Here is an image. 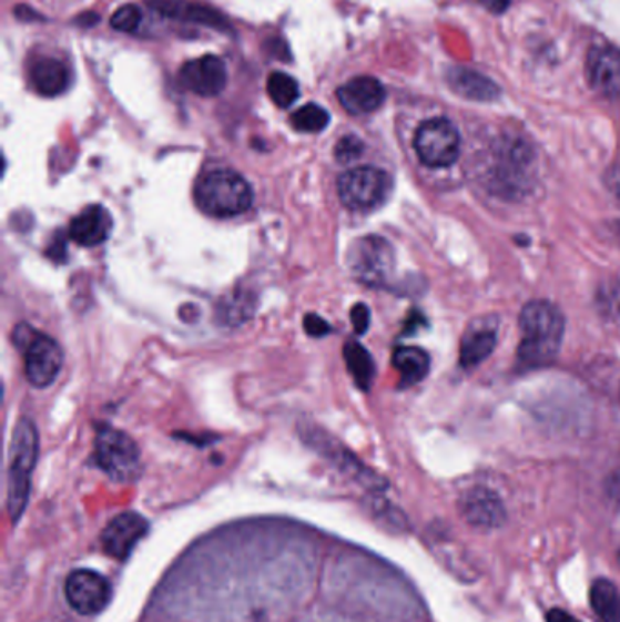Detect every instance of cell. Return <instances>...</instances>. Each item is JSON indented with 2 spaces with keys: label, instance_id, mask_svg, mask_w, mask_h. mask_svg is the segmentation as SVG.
I'll return each mask as SVG.
<instances>
[{
  "label": "cell",
  "instance_id": "cell-1",
  "mask_svg": "<svg viewBox=\"0 0 620 622\" xmlns=\"http://www.w3.org/2000/svg\"><path fill=\"white\" fill-rule=\"evenodd\" d=\"M315 572L308 536L207 542L187 553L156 601L181 621L281 622L308 599Z\"/></svg>",
  "mask_w": 620,
  "mask_h": 622
},
{
  "label": "cell",
  "instance_id": "cell-2",
  "mask_svg": "<svg viewBox=\"0 0 620 622\" xmlns=\"http://www.w3.org/2000/svg\"><path fill=\"white\" fill-rule=\"evenodd\" d=\"M520 345L517 349L522 368L548 365L559 354L565 337V317L546 300H531L520 312Z\"/></svg>",
  "mask_w": 620,
  "mask_h": 622
},
{
  "label": "cell",
  "instance_id": "cell-3",
  "mask_svg": "<svg viewBox=\"0 0 620 622\" xmlns=\"http://www.w3.org/2000/svg\"><path fill=\"white\" fill-rule=\"evenodd\" d=\"M39 457V434L30 419L19 420L10 446L8 470V513L13 524L24 513L31 493V476Z\"/></svg>",
  "mask_w": 620,
  "mask_h": 622
},
{
  "label": "cell",
  "instance_id": "cell-4",
  "mask_svg": "<svg viewBox=\"0 0 620 622\" xmlns=\"http://www.w3.org/2000/svg\"><path fill=\"white\" fill-rule=\"evenodd\" d=\"M195 203L212 217H235L252 207V184L241 173L215 170L199 179Z\"/></svg>",
  "mask_w": 620,
  "mask_h": 622
},
{
  "label": "cell",
  "instance_id": "cell-5",
  "mask_svg": "<svg viewBox=\"0 0 620 622\" xmlns=\"http://www.w3.org/2000/svg\"><path fill=\"white\" fill-rule=\"evenodd\" d=\"M13 345L24 354L26 379L35 388H48L61 374L64 355L57 340L31 324H19L13 332Z\"/></svg>",
  "mask_w": 620,
  "mask_h": 622
},
{
  "label": "cell",
  "instance_id": "cell-6",
  "mask_svg": "<svg viewBox=\"0 0 620 622\" xmlns=\"http://www.w3.org/2000/svg\"><path fill=\"white\" fill-rule=\"evenodd\" d=\"M93 459L116 482L133 481L141 468V451L135 440L110 426H104L96 434Z\"/></svg>",
  "mask_w": 620,
  "mask_h": 622
},
{
  "label": "cell",
  "instance_id": "cell-7",
  "mask_svg": "<svg viewBox=\"0 0 620 622\" xmlns=\"http://www.w3.org/2000/svg\"><path fill=\"white\" fill-rule=\"evenodd\" d=\"M392 192V177L384 170L360 166L338 179V195L344 206L355 212H369L383 206Z\"/></svg>",
  "mask_w": 620,
  "mask_h": 622
},
{
  "label": "cell",
  "instance_id": "cell-8",
  "mask_svg": "<svg viewBox=\"0 0 620 622\" xmlns=\"http://www.w3.org/2000/svg\"><path fill=\"white\" fill-rule=\"evenodd\" d=\"M352 275L368 286H383L395 272V252L386 238L377 235L358 238L348 252Z\"/></svg>",
  "mask_w": 620,
  "mask_h": 622
},
{
  "label": "cell",
  "instance_id": "cell-9",
  "mask_svg": "<svg viewBox=\"0 0 620 622\" xmlns=\"http://www.w3.org/2000/svg\"><path fill=\"white\" fill-rule=\"evenodd\" d=\"M415 152L429 167H448L459 159L460 135L448 119H429L415 133Z\"/></svg>",
  "mask_w": 620,
  "mask_h": 622
},
{
  "label": "cell",
  "instance_id": "cell-10",
  "mask_svg": "<svg viewBox=\"0 0 620 622\" xmlns=\"http://www.w3.org/2000/svg\"><path fill=\"white\" fill-rule=\"evenodd\" d=\"M70 606L81 615H96L102 610H106L108 604L113 598V587L108 581V577L95 570L79 568L75 572L68 575L64 584Z\"/></svg>",
  "mask_w": 620,
  "mask_h": 622
},
{
  "label": "cell",
  "instance_id": "cell-11",
  "mask_svg": "<svg viewBox=\"0 0 620 622\" xmlns=\"http://www.w3.org/2000/svg\"><path fill=\"white\" fill-rule=\"evenodd\" d=\"M586 77L590 86L606 99L620 96V50L611 44H596L588 51Z\"/></svg>",
  "mask_w": 620,
  "mask_h": 622
},
{
  "label": "cell",
  "instance_id": "cell-12",
  "mask_svg": "<svg viewBox=\"0 0 620 622\" xmlns=\"http://www.w3.org/2000/svg\"><path fill=\"white\" fill-rule=\"evenodd\" d=\"M148 528L150 524L146 519L135 511L121 513L102 531V548L108 555L124 561L132 555L136 544L146 537Z\"/></svg>",
  "mask_w": 620,
  "mask_h": 622
},
{
  "label": "cell",
  "instance_id": "cell-13",
  "mask_svg": "<svg viewBox=\"0 0 620 622\" xmlns=\"http://www.w3.org/2000/svg\"><path fill=\"white\" fill-rule=\"evenodd\" d=\"M459 510L469 527L477 530H495L506 521L505 504L500 497L485 486L466 491L465 496L460 497Z\"/></svg>",
  "mask_w": 620,
  "mask_h": 622
},
{
  "label": "cell",
  "instance_id": "cell-14",
  "mask_svg": "<svg viewBox=\"0 0 620 622\" xmlns=\"http://www.w3.org/2000/svg\"><path fill=\"white\" fill-rule=\"evenodd\" d=\"M181 81L190 92L197 95L217 96L226 86V64L215 55L199 57L184 64Z\"/></svg>",
  "mask_w": 620,
  "mask_h": 622
},
{
  "label": "cell",
  "instance_id": "cell-15",
  "mask_svg": "<svg viewBox=\"0 0 620 622\" xmlns=\"http://www.w3.org/2000/svg\"><path fill=\"white\" fill-rule=\"evenodd\" d=\"M338 102L352 115L377 112L386 101L383 82L374 77H355L337 90Z\"/></svg>",
  "mask_w": 620,
  "mask_h": 622
},
{
  "label": "cell",
  "instance_id": "cell-16",
  "mask_svg": "<svg viewBox=\"0 0 620 622\" xmlns=\"http://www.w3.org/2000/svg\"><path fill=\"white\" fill-rule=\"evenodd\" d=\"M113 232V217L101 204L84 207L70 224V238L84 248L106 243Z\"/></svg>",
  "mask_w": 620,
  "mask_h": 622
},
{
  "label": "cell",
  "instance_id": "cell-17",
  "mask_svg": "<svg viewBox=\"0 0 620 622\" xmlns=\"http://www.w3.org/2000/svg\"><path fill=\"white\" fill-rule=\"evenodd\" d=\"M448 82L455 93L466 96L469 101H495L499 96V88L488 77L480 75L479 71L466 68H451Z\"/></svg>",
  "mask_w": 620,
  "mask_h": 622
},
{
  "label": "cell",
  "instance_id": "cell-18",
  "mask_svg": "<svg viewBox=\"0 0 620 622\" xmlns=\"http://www.w3.org/2000/svg\"><path fill=\"white\" fill-rule=\"evenodd\" d=\"M30 81L37 93L57 96L70 86V71L57 59H41L31 67Z\"/></svg>",
  "mask_w": 620,
  "mask_h": 622
},
{
  "label": "cell",
  "instance_id": "cell-19",
  "mask_svg": "<svg viewBox=\"0 0 620 622\" xmlns=\"http://www.w3.org/2000/svg\"><path fill=\"white\" fill-rule=\"evenodd\" d=\"M497 345V334L494 328H471L460 345V365L463 368H474L485 363L489 355L494 354Z\"/></svg>",
  "mask_w": 620,
  "mask_h": 622
},
{
  "label": "cell",
  "instance_id": "cell-20",
  "mask_svg": "<svg viewBox=\"0 0 620 622\" xmlns=\"http://www.w3.org/2000/svg\"><path fill=\"white\" fill-rule=\"evenodd\" d=\"M591 610L599 622H620V590L610 579H596L590 588Z\"/></svg>",
  "mask_w": 620,
  "mask_h": 622
},
{
  "label": "cell",
  "instance_id": "cell-21",
  "mask_svg": "<svg viewBox=\"0 0 620 622\" xmlns=\"http://www.w3.org/2000/svg\"><path fill=\"white\" fill-rule=\"evenodd\" d=\"M394 366L400 374L404 386L417 385L429 371V355L415 346H400L395 349Z\"/></svg>",
  "mask_w": 620,
  "mask_h": 622
},
{
  "label": "cell",
  "instance_id": "cell-22",
  "mask_svg": "<svg viewBox=\"0 0 620 622\" xmlns=\"http://www.w3.org/2000/svg\"><path fill=\"white\" fill-rule=\"evenodd\" d=\"M344 360L348 365L349 374L354 377L358 388L368 390L375 377V363L368 349L358 345L355 340H349L344 346Z\"/></svg>",
  "mask_w": 620,
  "mask_h": 622
},
{
  "label": "cell",
  "instance_id": "cell-23",
  "mask_svg": "<svg viewBox=\"0 0 620 622\" xmlns=\"http://www.w3.org/2000/svg\"><path fill=\"white\" fill-rule=\"evenodd\" d=\"M152 6L159 13L166 17L206 22L212 26H218V21H221V17H217L215 11H207L202 6L186 4V2H177V0H155Z\"/></svg>",
  "mask_w": 620,
  "mask_h": 622
},
{
  "label": "cell",
  "instance_id": "cell-24",
  "mask_svg": "<svg viewBox=\"0 0 620 622\" xmlns=\"http://www.w3.org/2000/svg\"><path fill=\"white\" fill-rule=\"evenodd\" d=\"M267 95L278 108H289L301 95L298 82L288 73L275 71L267 79Z\"/></svg>",
  "mask_w": 620,
  "mask_h": 622
},
{
  "label": "cell",
  "instance_id": "cell-25",
  "mask_svg": "<svg viewBox=\"0 0 620 622\" xmlns=\"http://www.w3.org/2000/svg\"><path fill=\"white\" fill-rule=\"evenodd\" d=\"M329 124V113L318 104H306L292 115V126L297 132L318 133Z\"/></svg>",
  "mask_w": 620,
  "mask_h": 622
},
{
  "label": "cell",
  "instance_id": "cell-26",
  "mask_svg": "<svg viewBox=\"0 0 620 622\" xmlns=\"http://www.w3.org/2000/svg\"><path fill=\"white\" fill-rule=\"evenodd\" d=\"M141 10L133 4L122 6L111 16V28L116 31H124V33H132L141 26Z\"/></svg>",
  "mask_w": 620,
  "mask_h": 622
},
{
  "label": "cell",
  "instance_id": "cell-27",
  "mask_svg": "<svg viewBox=\"0 0 620 622\" xmlns=\"http://www.w3.org/2000/svg\"><path fill=\"white\" fill-rule=\"evenodd\" d=\"M364 152V144L360 139L355 137V135H348V137H343L338 141L337 146H335V157L338 162L343 164H349V162L357 161Z\"/></svg>",
  "mask_w": 620,
  "mask_h": 622
},
{
  "label": "cell",
  "instance_id": "cell-28",
  "mask_svg": "<svg viewBox=\"0 0 620 622\" xmlns=\"http://www.w3.org/2000/svg\"><path fill=\"white\" fill-rule=\"evenodd\" d=\"M297 622H355L354 619L346 618L343 610L337 608H315L312 612L304 613Z\"/></svg>",
  "mask_w": 620,
  "mask_h": 622
},
{
  "label": "cell",
  "instance_id": "cell-29",
  "mask_svg": "<svg viewBox=\"0 0 620 622\" xmlns=\"http://www.w3.org/2000/svg\"><path fill=\"white\" fill-rule=\"evenodd\" d=\"M349 317H352V323H354L355 332H357L358 335H364L368 332L369 323H372V314H369V308L366 304H355Z\"/></svg>",
  "mask_w": 620,
  "mask_h": 622
},
{
  "label": "cell",
  "instance_id": "cell-30",
  "mask_svg": "<svg viewBox=\"0 0 620 622\" xmlns=\"http://www.w3.org/2000/svg\"><path fill=\"white\" fill-rule=\"evenodd\" d=\"M304 329L309 337H326V335L332 334V326L323 317L315 314L304 317Z\"/></svg>",
  "mask_w": 620,
  "mask_h": 622
},
{
  "label": "cell",
  "instance_id": "cell-31",
  "mask_svg": "<svg viewBox=\"0 0 620 622\" xmlns=\"http://www.w3.org/2000/svg\"><path fill=\"white\" fill-rule=\"evenodd\" d=\"M67 238H64V235H59V237H55V241L50 244L48 257L53 258L55 263H64V261H67Z\"/></svg>",
  "mask_w": 620,
  "mask_h": 622
},
{
  "label": "cell",
  "instance_id": "cell-32",
  "mask_svg": "<svg viewBox=\"0 0 620 622\" xmlns=\"http://www.w3.org/2000/svg\"><path fill=\"white\" fill-rule=\"evenodd\" d=\"M477 2L485 6L486 10L491 11L495 16L505 13L508 10V6H510V0H477Z\"/></svg>",
  "mask_w": 620,
  "mask_h": 622
},
{
  "label": "cell",
  "instance_id": "cell-33",
  "mask_svg": "<svg viewBox=\"0 0 620 622\" xmlns=\"http://www.w3.org/2000/svg\"><path fill=\"white\" fill-rule=\"evenodd\" d=\"M546 621L548 622H582L579 619L573 618L571 613L566 612V610H560V608H553L546 615Z\"/></svg>",
  "mask_w": 620,
  "mask_h": 622
},
{
  "label": "cell",
  "instance_id": "cell-34",
  "mask_svg": "<svg viewBox=\"0 0 620 622\" xmlns=\"http://www.w3.org/2000/svg\"><path fill=\"white\" fill-rule=\"evenodd\" d=\"M617 559H619V564H620V550L619 553H617Z\"/></svg>",
  "mask_w": 620,
  "mask_h": 622
}]
</instances>
